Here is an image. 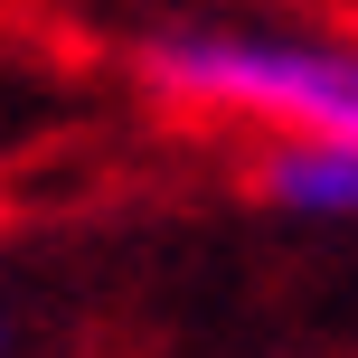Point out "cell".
<instances>
[{
	"label": "cell",
	"mask_w": 358,
	"mask_h": 358,
	"mask_svg": "<svg viewBox=\"0 0 358 358\" xmlns=\"http://www.w3.org/2000/svg\"><path fill=\"white\" fill-rule=\"evenodd\" d=\"M255 198L302 227H358V142H321V132H264L255 151Z\"/></svg>",
	"instance_id": "7a4b0ae2"
},
{
	"label": "cell",
	"mask_w": 358,
	"mask_h": 358,
	"mask_svg": "<svg viewBox=\"0 0 358 358\" xmlns=\"http://www.w3.org/2000/svg\"><path fill=\"white\" fill-rule=\"evenodd\" d=\"M0 349H10V330H0Z\"/></svg>",
	"instance_id": "3957f363"
},
{
	"label": "cell",
	"mask_w": 358,
	"mask_h": 358,
	"mask_svg": "<svg viewBox=\"0 0 358 358\" xmlns=\"http://www.w3.org/2000/svg\"><path fill=\"white\" fill-rule=\"evenodd\" d=\"M132 66L198 123L358 142V38L340 29H161Z\"/></svg>",
	"instance_id": "6da1fadb"
}]
</instances>
